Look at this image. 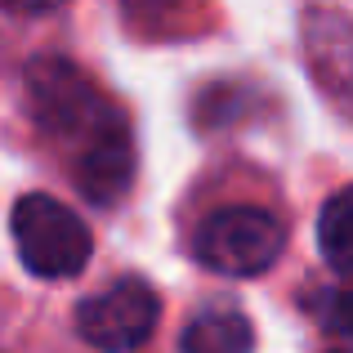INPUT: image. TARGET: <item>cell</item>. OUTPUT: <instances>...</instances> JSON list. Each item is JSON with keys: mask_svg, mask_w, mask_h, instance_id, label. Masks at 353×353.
<instances>
[{"mask_svg": "<svg viewBox=\"0 0 353 353\" xmlns=\"http://www.w3.org/2000/svg\"><path fill=\"white\" fill-rule=\"evenodd\" d=\"M336 353H353V349H336Z\"/></svg>", "mask_w": 353, "mask_h": 353, "instance_id": "obj_11", "label": "cell"}, {"mask_svg": "<svg viewBox=\"0 0 353 353\" xmlns=\"http://www.w3.org/2000/svg\"><path fill=\"white\" fill-rule=\"evenodd\" d=\"M309 313L331 331V336H349L353 340V282L349 286H327L309 300Z\"/></svg>", "mask_w": 353, "mask_h": 353, "instance_id": "obj_8", "label": "cell"}, {"mask_svg": "<svg viewBox=\"0 0 353 353\" xmlns=\"http://www.w3.org/2000/svg\"><path fill=\"white\" fill-rule=\"evenodd\" d=\"M23 90L36 125L68 152L81 192L94 206L125 197L134 183V134L112 99L68 59H32Z\"/></svg>", "mask_w": 353, "mask_h": 353, "instance_id": "obj_1", "label": "cell"}, {"mask_svg": "<svg viewBox=\"0 0 353 353\" xmlns=\"http://www.w3.org/2000/svg\"><path fill=\"white\" fill-rule=\"evenodd\" d=\"M183 353H255V327L237 309H201L179 336Z\"/></svg>", "mask_w": 353, "mask_h": 353, "instance_id": "obj_6", "label": "cell"}, {"mask_svg": "<svg viewBox=\"0 0 353 353\" xmlns=\"http://www.w3.org/2000/svg\"><path fill=\"white\" fill-rule=\"evenodd\" d=\"M9 228H14V246H18L23 268L36 277H50V282L77 277L90 264V250H94L85 219L72 206H63L59 197H50V192L18 197Z\"/></svg>", "mask_w": 353, "mask_h": 353, "instance_id": "obj_2", "label": "cell"}, {"mask_svg": "<svg viewBox=\"0 0 353 353\" xmlns=\"http://www.w3.org/2000/svg\"><path fill=\"white\" fill-rule=\"evenodd\" d=\"M134 5H161V0H134Z\"/></svg>", "mask_w": 353, "mask_h": 353, "instance_id": "obj_10", "label": "cell"}, {"mask_svg": "<svg viewBox=\"0 0 353 353\" xmlns=\"http://www.w3.org/2000/svg\"><path fill=\"white\" fill-rule=\"evenodd\" d=\"M161 300L143 277H117L99 295L77 304V331L99 353H134L152 340Z\"/></svg>", "mask_w": 353, "mask_h": 353, "instance_id": "obj_4", "label": "cell"}, {"mask_svg": "<svg viewBox=\"0 0 353 353\" xmlns=\"http://www.w3.org/2000/svg\"><path fill=\"white\" fill-rule=\"evenodd\" d=\"M9 5H18L23 14H50V9L68 5V0H9Z\"/></svg>", "mask_w": 353, "mask_h": 353, "instance_id": "obj_9", "label": "cell"}, {"mask_svg": "<svg viewBox=\"0 0 353 353\" xmlns=\"http://www.w3.org/2000/svg\"><path fill=\"white\" fill-rule=\"evenodd\" d=\"M318 246L331 273L353 277V183L331 192L318 215Z\"/></svg>", "mask_w": 353, "mask_h": 353, "instance_id": "obj_7", "label": "cell"}, {"mask_svg": "<svg viewBox=\"0 0 353 353\" xmlns=\"http://www.w3.org/2000/svg\"><path fill=\"white\" fill-rule=\"evenodd\" d=\"M304 45H309V63L318 72L322 90L353 108V18L318 9L304 18Z\"/></svg>", "mask_w": 353, "mask_h": 353, "instance_id": "obj_5", "label": "cell"}, {"mask_svg": "<svg viewBox=\"0 0 353 353\" xmlns=\"http://www.w3.org/2000/svg\"><path fill=\"white\" fill-rule=\"evenodd\" d=\"M286 246V228L259 206H224L201 219L192 237V255L224 277H259L277 264Z\"/></svg>", "mask_w": 353, "mask_h": 353, "instance_id": "obj_3", "label": "cell"}]
</instances>
